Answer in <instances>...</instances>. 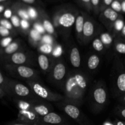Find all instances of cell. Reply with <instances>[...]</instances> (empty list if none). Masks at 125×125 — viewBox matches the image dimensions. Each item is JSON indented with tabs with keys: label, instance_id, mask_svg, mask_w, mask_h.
Instances as JSON below:
<instances>
[{
	"label": "cell",
	"instance_id": "13",
	"mask_svg": "<svg viewBox=\"0 0 125 125\" xmlns=\"http://www.w3.org/2000/svg\"><path fill=\"white\" fill-rule=\"evenodd\" d=\"M114 87L115 96L120 97L125 94V68L123 67L117 71L114 79Z\"/></svg>",
	"mask_w": 125,
	"mask_h": 125
},
{
	"label": "cell",
	"instance_id": "54",
	"mask_svg": "<svg viewBox=\"0 0 125 125\" xmlns=\"http://www.w3.org/2000/svg\"><path fill=\"white\" fill-rule=\"evenodd\" d=\"M124 64H125V60H124Z\"/></svg>",
	"mask_w": 125,
	"mask_h": 125
},
{
	"label": "cell",
	"instance_id": "11",
	"mask_svg": "<svg viewBox=\"0 0 125 125\" xmlns=\"http://www.w3.org/2000/svg\"><path fill=\"white\" fill-rule=\"evenodd\" d=\"M119 16L118 12L112 9L111 7H107L103 10L100 18L101 23L104 24L108 32H111L114 24Z\"/></svg>",
	"mask_w": 125,
	"mask_h": 125
},
{
	"label": "cell",
	"instance_id": "20",
	"mask_svg": "<svg viewBox=\"0 0 125 125\" xmlns=\"http://www.w3.org/2000/svg\"><path fill=\"white\" fill-rule=\"evenodd\" d=\"M86 15L84 13H79L74 23V31L76 39L79 43L83 45V29L85 23Z\"/></svg>",
	"mask_w": 125,
	"mask_h": 125
},
{
	"label": "cell",
	"instance_id": "9",
	"mask_svg": "<svg viewBox=\"0 0 125 125\" xmlns=\"http://www.w3.org/2000/svg\"><path fill=\"white\" fill-rule=\"evenodd\" d=\"M56 106L79 125H92L89 118L81 112L78 106L63 101L56 103Z\"/></svg>",
	"mask_w": 125,
	"mask_h": 125
},
{
	"label": "cell",
	"instance_id": "2",
	"mask_svg": "<svg viewBox=\"0 0 125 125\" xmlns=\"http://www.w3.org/2000/svg\"><path fill=\"white\" fill-rule=\"evenodd\" d=\"M79 13L73 10H61L54 14L52 21L57 34L67 39L74 25L76 19Z\"/></svg>",
	"mask_w": 125,
	"mask_h": 125
},
{
	"label": "cell",
	"instance_id": "29",
	"mask_svg": "<svg viewBox=\"0 0 125 125\" xmlns=\"http://www.w3.org/2000/svg\"><path fill=\"white\" fill-rule=\"evenodd\" d=\"M27 10H28V14H29L32 23L40 20V13H39V12L36 9L29 6V7H27Z\"/></svg>",
	"mask_w": 125,
	"mask_h": 125
},
{
	"label": "cell",
	"instance_id": "55",
	"mask_svg": "<svg viewBox=\"0 0 125 125\" xmlns=\"http://www.w3.org/2000/svg\"><path fill=\"white\" fill-rule=\"evenodd\" d=\"M38 125V124H34V125Z\"/></svg>",
	"mask_w": 125,
	"mask_h": 125
},
{
	"label": "cell",
	"instance_id": "15",
	"mask_svg": "<svg viewBox=\"0 0 125 125\" xmlns=\"http://www.w3.org/2000/svg\"><path fill=\"white\" fill-rule=\"evenodd\" d=\"M32 110L42 117L53 112V107L48 101L39 98L35 100Z\"/></svg>",
	"mask_w": 125,
	"mask_h": 125
},
{
	"label": "cell",
	"instance_id": "45",
	"mask_svg": "<svg viewBox=\"0 0 125 125\" xmlns=\"http://www.w3.org/2000/svg\"><path fill=\"white\" fill-rule=\"evenodd\" d=\"M118 101H119L121 105L125 106V94L120 96L119 98H118Z\"/></svg>",
	"mask_w": 125,
	"mask_h": 125
},
{
	"label": "cell",
	"instance_id": "39",
	"mask_svg": "<svg viewBox=\"0 0 125 125\" xmlns=\"http://www.w3.org/2000/svg\"><path fill=\"white\" fill-rule=\"evenodd\" d=\"M111 7L117 12H120L122 11V3L118 0H115L112 2L111 5Z\"/></svg>",
	"mask_w": 125,
	"mask_h": 125
},
{
	"label": "cell",
	"instance_id": "12",
	"mask_svg": "<svg viewBox=\"0 0 125 125\" xmlns=\"http://www.w3.org/2000/svg\"><path fill=\"white\" fill-rule=\"evenodd\" d=\"M40 125H70L65 117L54 112H51L40 117Z\"/></svg>",
	"mask_w": 125,
	"mask_h": 125
},
{
	"label": "cell",
	"instance_id": "30",
	"mask_svg": "<svg viewBox=\"0 0 125 125\" xmlns=\"http://www.w3.org/2000/svg\"><path fill=\"white\" fill-rule=\"evenodd\" d=\"M54 45H51V44H42L38 48L37 50L39 52L51 56L53 51Z\"/></svg>",
	"mask_w": 125,
	"mask_h": 125
},
{
	"label": "cell",
	"instance_id": "37",
	"mask_svg": "<svg viewBox=\"0 0 125 125\" xmlns=\"http://www.w3.org/2000/svg\"><path fill=\"white\" fill-rule=\"evenodd\" d=\"M0 34H1V36L2 37V38L7 37L9 36H15L14 34L10 31L1 25H0Z\"/></svg>",
	"mask_w": 125,
	"mask_h": 125
},
{
	"label": "cell",
	"instance_id": "23",
	"mask_svg": "<svg viewBox=\"0 0 125 125\" xmlns=\"http://www.w3.org/2000/svg\"><path fill=\"white\" fill-rule=\"evenodd\" d=\"M35 100L37 99L27 100V99L15 98L13 101L17 106V107L18 109V111H28V110H32Z\"/></svg>",
	"mask_w": 125,
	"mask_h": 125
},
{
	"label": "cell",
	"instance_id": "4",
	"mask_svg": "<svg viewBox=\"0 0 125 125\" xmlns=\"http://www.w3.org/2000/svg\"><path fill=\"white\" fill-rule=\"evenodd\" d=\"M4 70L12 76L27 81H39V72L32 67L4 63Z\"/></svg>",
	"mask_w": 125,
	"mask_h": 125
},
{
	"label": "cell",
	"instance_id": "28",
	"mask_svg": "<svg viewBox=\"0 0 125 125\" xmlns=\"http://www.w3.org/2000/svg\"><path fill=\"white\" fill-rule=\"evenodd\" d=\"M114 50L117 53L125 54V41L118 38L114 40Z\"/></svg>",
	"mask_w": 125,
	"mask_h": 125
},
{
	"label": "cell",
	"instance_id": "44",
	"mask_svg": "<svg viewBox=\"0 0 125 125\" xmlns=\"http://www.w3.org/2000/svg\"><path fill=\"white\" fill-rule=\"evenodd\" d=\"M118 39H122V40L125 41V25L124 26H123V29H122V31H121L119 37H118Z\"/></svg>",
	"mask_w": 125,
	"mask_h": 125
},
{
	"label": "cell",
	"instance_id": "3",
	"mask_svg": "<svg viewBox=\"0 0 125 125\" xmlns=\"http://www.w3.org/2000/svg\"><path fill=\"white\" fill-rule=\"evenodd\" d=\"M90 99V106L93 112L100 113L104 109L107 103L108 94L103 82H97L92 88Z\"/></svg>",
	"mask_w": 125,
	"mask_h": 125
},
{
	"label": "cell",
	"instance_id": "22",
	"mask_svg": "<svg viewBox=\"0 0 125 125\" xmlns=\"http://www.w3.org/2000/svg\"><path fill=\"white\" fill-rule=\"evenodd\" d=\"M43 36V35L41 34L32 28L28 35L29 44L32 47L38 48L40 45H42Z\"/></svg>",
	"mask_w": 125,
	"mask_h": 125
},
{
	"label": "cell",
	"instance_id": "6",
	"mask_svg": "<svg viewBox=\"0 0 125 125\" xmlns=\"http://www.w3.org/2000/svg\"><path fill=\"white\" fill-rule=\"evenodd\" d=\"M1 61L3 63L7 64L31 67L37 65V59H36L35 55L32 51L24 48L15 52L13 54L2 57Z\"/></svg>",
	"mask_w": 125,
	"mask_h": 125
},
{
	"label": "cell",
	"instance_id": "5",
	"mask_svg": "<svg viewBox=\"0 0 125 125\" xmlns=\"http://www.w3.org/2000/svg\"><path fill=\"white\" fill-rule=\"evenodd\" d=\"M68 72L66 63L62 57L54 60L53 64L48 73L49 81L58 88H62L68 76Z\"/></svg>",
	"mask_w": 125,
	"mask_h": 125
},
{
	"label": "cell",
	"instance_id": "17",
	"mask_svg": "<svg viewBox=\"0 0 125 125\" xmlns=\"http://www.w3.org/2000/svg\"><path fill=\"white\" fill-rule=\"evenodd\" d=\"M37 63L42 72L45 74H48L54 62V59L50 55L39 52L37 57Z\"/></svg>",
	"mask_w": 125,
	"mask_h": 125
},
{
	"label": "cell",
	"instance_id": "47",
	"mask_svg": "<svg viewBox=\"0 0 125 125\" xmlns=\"http://www.w3.org/2000/svg\"><path fill=\"white\" fill-rule=\"evenodd\" d=\"M114 123V124L115 125H125V122H124V121L118 120H115Z\"/></svg>",
	"mask_w": 125,
	"mask_h": 125
},
{
	"label": "cell",
	"instance_id": "31",
	"mask_svg": "<svg viewBox=\"0 0 125 125\" xmlns=\"http://www.w3.org/2000/svg\"><path fill=\"white\" fill-rule=\"evenodd\" d=\"M0 25L2 26L5 27L6 28L8 29L10 31L15 35H17V34L18 33V32L15 29L14 27L13 26L10 21L3 18V17H1V20H0Z\"/></svg>",
	"mask_w": 125,
	"mask_h": 125
},
{
	"label": "cell",
	"instance_id": "8",
	"mask_svg": "<svg viewBox=\"0 0 125 125\" xmlns=\"http://www.w3.org/2000/svg\"><path fill=\"white\" fill-rule=\"evenodd\" d=\"M9 97H13L15 98L33 99L39 98L35 96L29 86L24 85L17 81L9 79L8 84Z\"/></svg>",
	"mask_w": 125,
	"mask_h": 125
},
{
	"label": "cell",
	"instance_id": "16",
	"mask_svg": "<svg viewBox=\"0 0 125 125\" xmlns=\"http://www.w3.org/2000/svg\"><path fill=\"white\" fill-rule=\"evenodd\" d=\"M68 56L70 64L76 70H80L81 67V57L79 49L74 43L68 48Z\"/></svg>",
	"mask_w": 125,
	"mask_h": 125
},
{
	"label": "cell",
	"instance_id": "43",
	"mask_svg": "<svg viewBox=\"0 0 125 125\" xmlns=\"http://www.w3.org/2000/svg\"><path fill=\"white\" fill-rule=\"evenodd\" d=\"M6 125H29L16 120V121H14V122H10V123H8Z\"/></svg>",
	"mask_w": 125,
	"mask_h": 125
},
{
	"label": "cell",
	"instance_id": "26",
	"mask_svg": "<svg viewBox=\"0 0 125 125\" xmlns=\"http://www.w3.org/2000/svg\"><path fill=\"white\" fill-rule=\"evenodd\" d=\"M92 46L93 49L96 52L99 53H104L107 49L105 47L104 45L103 44V42L101 41V39L100 38L99 35L96 36L92 42Z\"/></svg>",
	"mask_w": 125,
	"mask_h": 125
},
{
	"label": "cell",
	"instance_id": "46",
	"mask_svg": "<svg viewBox=\"0 0 125 125\" xmlns=\"http://www.w3.org/2000/svg\"><path fill=\"white\" fill-rule=\"evenodd\" d=\"M5 96H7V94H6V93L5 92V91L3 89L0 88V98L2 99Z\"/></svg>",
	"mask_w": 125,
	"mask_h": 125
},
{
	"label": "cell",
	"instance_id": "50",
	"mask_svg": "<svg viewBox=\"0 0 125 125\" xmlns=\"http://www.w3.org/2000/svg\"><path fill=\"white\" fill-rule=\"evenodd\" d=\"M81 1L84 4H86V5H88V6H89V4L91 3V1H90V0H81Z\"/></svg>",
	"mask_w": 125,
	"mask_h": 125
},
{
	"label": "cell",
	"instance_id": "36",
	"mask_svg": "<svg viewBox=\"0 0 125 125\" xmlns=\"http://www.w3.org/2000/svg\"><path fill=\"white\" fill-rule=\"evenodd\" d=\"M32 28H34V29H35L36 31H37L39 32H40V34H42V35L46 34V31H45V28H44L42 24V23L40 20L37 21L33 22Z\"/></svg>",
	"mask_w": 125,
	"mask_h": 125
},
{
	"label": "cell",
	"instance_id": "38",
	"mask_svg": "<svg viewBox=\"0 0 125 125\" xmlns=\"http://www.w3.org/2000/svg\"><path fill=\"white\" fill-rule=\"evenodd\" d=\"M13 37L12 36L2 38L1 40V48H5L7 46L10 45L13 42Z\"/></svg>",
	"mask_w": 125,
	"mask_h": 125
},
{
	"label": "cell",
	"instance_id": "32",
	"mask_svg": "<svg viewBox=\"0 0 125 125\" xmlns=\"http://www.w3.org/2000/svg\"><path fill=\"white\" fill-rule=\"evenodd\" d=\"M9 78L5 76V75H4L2 72H0V88H1V89H2L4 90L8 97V84L9 82Z\"/></svg>",
	"mask_w": 125,
	"mask_h": 125
},
{
	"label": "cell",
	"instance_id": "21",
	"mask_svg": "<svg viewBox=\"0 0 125 125\" xmlns=\"http://www.w3.org/2000/svg\"><path fill=\"white\" fill-rule=\"evenodd\" d=\"M40 20L42 23V24L44 28H45L46 34L51 35L53 37H54L55 39L57 38L58 34H57L56 29H55L52 21L50 19L48 16L44 14V13H40Z\"/></svg>",
	"mask_w": 125,
	"mask_h": 125
},
{
	"label": "cell",
	"instance_id": "34",
	"mask_svg": "<svg viewBox=\"0 0 125 125\" xmlns=\"http://www.w3.org/2000/svg\"><path fill=\"white\" fill-rule=\"evenodd\" d=\"M10 20L15 29L18 32V33H20V24L21 19L18 15L13 14Z\"/></svg>",
	"mask_w": 125,
	"mask_h": 125
},
{
	"label": "cell",
	"instance_id": "52",
	"mask_svg": "<svg viewBox=\"0 0 125 125\" xmlns=\"http://www.w3.org/2000/svg\"><path fill=\"white\" fill-rule=\"evenodd\" d=\"M122 11L125 13V1H123L122 2Z\"/></svg>",
	"mask_w": 125,
	"mask_h": 125
},
{
	"label": "cell",
	"instance_id": "24",
	"mask_svg": "<svg viewBox=\"0 0 125 125\" xmlns=\"http://www.w3.org/2000/svg\"><path fill=\"white\" fill-rule=\"evenodd\" d=\"M125 22L123 20V17L120 15L118 19L115 21V22L114 24L112 31L111 32V33L113 35L115 39L118 38L119 37L121 31H122L125 25Z\"/></svg>",
	"mask_w": 125,
	"mask_h": 125
},
{
	"label": "cell",
	"instance_id": "27",
	"mask_svg": "<svg viewBox=\"0 0 125 125\" xmlns=\"http://www.w3.org/2000/svg\"><path fill=\"white\" fill-rule=\"evenodd\" d=\"M31 21L26 20H21L20 24V33L23 34L24 36H28L29 32L32 28V24Z\"/></svg>",
	"mask_w": 125,
	"mask_h": 125
},
{
	"label": "cell",
	"instance_id": "53",
	"mask_svg": "<svg viewBox=\"0 0 125 125\" xmlns=\"http://www.w3.org/2000/svg\"><path fill=\"white\" fill-rule=\"evenodd\" d=\"M6 1V0H0V2H3V1Z\"/></svg>",
	"mask_w": 125,
	"mask_h": 125
},
{
	"label": "cell",
	"instance_id": "42",
	"mask_svg": "<svg viewBox=\"0 0 125 125\" xmlns=\"http://www.w3.org/2000/svg\"><path fill=\"white\" fill-rule=\"evenodd\" d=\"M90 1H91L92 6L95 9V10L97 11L99 7V5H100V0H90Z\"/></svg>",
	"mask_w": 125,
	"mask_h": 125
},
{
	"label": "cell",
	"instance_id": "7",
	"mask_svg": "<svg viewBox=\"0 0 125 125\" xmlns=\"http://www.w3.org/2000/svg\"><path fill=\"white\" fill-rule=\"evenodd\" d=\"M27 84L31 89L35 96L48 102H60L63 100V96L57 93L53 92L46 88L39 81H27Z\"/></svg>",
	"mask_w": 125,
	"mask_h": 125
},
{
	"label": "cell",
	"instance_id": "51",
	"mask_svg": "<svg viewBox=\"0 0 125 125\" xmlns=\"http://www.w3.org/2000/svg\"><path fill=\"white\" fill-rule=\"evenodd\" d=\"M103 125H115L114 124V123H112L111 122H110V121H106V122H104V123L103 124Z\"/></svg>",
	"mask_w": 125,
	"mask_h": 125
},
{
	"label": "cell",
	"instance_id": "10",
	"mask_svg": "<svg viewBox=\"0 0 125 125\" xmlns=\"http://www.w3.org/2000/svg\"><path fill=\"white\" fill-rule=\"evenodd\" d=\"M98 34V26L92 18L86 15L83 29V45H87L92 41Z\"/></svg>",
	"mask_w": 125,
	"mask_h": 125
},
{
	"label": "cell",
	"instance_id": "19",
	"mask_svg": "<svg viewBox=\"0 0 125 125\" xmlns=\"http://www.w3.org/2000/svg\"><path fill=\"white\" fill-rule=\"evenodd\" d=\"M23 49H24L23 42L19 39H16L5 48H1V58L13 54Z\"/></svg>",
	"mask_w": 125,
	"mask_h": 125
},
{
	"label": "cell",
	"instance_id": "1",
	"mask_svg": "<svg viewBox=\"0 0 125 125\" xmlns=\"http://www.w3.org/2000/svg\"><path fill=\"white\" fill-rule=\"evenodd\" d=\"M90 83L87 74L81 70L69 72L61 88L63 93L62 101L79 106L83 103L86 90Z\"/></svg>",
	"mask_w": 125,
	"mask_h": 125
},
{
	"label": "cell",
	"instance_id": "35",
	"mask_svg": "<svg viewBox=\"0 0 125 125\" xmlns=\"http://www.w3.org/2000/svg\"><path fill=\"white\" fill-rule=\"evenodd\" d=\"M62 52H63V50H62L61 46L59 45L57 43H56L54 45L53 51H52V54L51 55V56L54 59L60 58V57H61V56L62 54Z\"/></svg>",
	"mask_w": 125,
	"mask_h": 125
},
{
	"label": "cell",
	"instance_id": "14",
	"mask_svg": "<svg viewBox=\"0 0 125 125\" xmlns=\"http://www.w3.org/2000/svg\"><path fill=\"white\" fill-rule=\"evenodd\" d=\"M40 116L38 115L32 110L18 111L17 120L29 125L38 124L40 125Z\"/></svg>",
	"mask_w": 125,
	"mask_h": 125
},
{
	"label": "cell",
	"instance_id": "33",
	"mask_svg": "<svg viewBox=\"0 0 125 125\" xmlns=\"http://www.w3.org/2000/svg\"><path fill=\"white\" fill-rule=\"evenodd\" d=\"M15 15H18L21 19L31 21L30 17H29V14H28L27 9L23 8V7H18L15 10Z\"/></svg>",
	"mask_w": 125,
	"mask_h": 125
},
{
	"label": "cell",
	"instance_id": "49",
	"mask_svg": "<svg viewBox=\"0 0 125 125\" xmlns=\"http://www.w3.org/2000/svg\"><path fill=\"white\" fill-rule=\"evenodd\" d=\"M24 2L27 4H34L35 0H22Z\"/></svg>",
	"mask_w": 125,
	"mask_h": 125
},
{
	"label": "cell",
	"instance_id": "40",
	"mask_svg": "<svg viewBox=\"0 0 125 125\" xmlns=\"http://www.w3.org/2000/svg\"><path fill=\"white\" fill-rule=\"evenodd\" d=\"M116 113L122 118H125V106L118 105L116 107Z\"/></svg>",
	"mask_w": 125,
	"mask_h": 125
},
{
	"label": "cell",
	"instance_id": "41",
	"mask_svg": "<svg viewBox=\"0 0 125 125\" xmlns=\"http://www.w3.org/2000/svg\"><path fill=\"white\" fill-rule=\"evenodd\" d=\"M13 12L12 10L9 8H7L4 10V12L2 13V15H3V18H6V19H10L11 17L13 15Z\"/></svg>",
	"mask_w": 125,
	"mask_h": 125
},
{
	"label": "cell",
	"instance_id": "48",
	"mask_svg": "<svg viewBox=\"0 0 125 125\" xmlns=\"http://www.w3.org/2000/svg\"><path fill=\"white\" fill-rule=\"evenodd\" d=\"M113 1L114 0H104V3L106 6H111Z\"/></svg>",
	"mask_w": 125,
	"mask_h": 125
},
{
	"label": "cell",
	"instance_id": "18",
	"mask_svg": "<svg viewBox=\"0 0 125 125\" xmlns=\"http://www.w3.org/2000/svg\"><path fill=\"white\" fill-rule=\"evenodd\" d=\"M101 63V57L98 54L90 53L85 61V68L89 73H94L98 68Z\"/></svg>",
	"mask_w": 125,
	"mask_h": 125
},
{
	"label": "cell",
	"instance_id": "25",
	"mask_svg": "<svg viewBox=\"0 0 125 125\" xmlns=\"http://www.w3.org/2000/svg\"><path fill=\"white\" fill-rule=\"evenodd\" d=\"M99 37L101 39V41L103 42L106 49H109L112 44L114 43V37L109 32H101L99 35Z\"/></svg>",
	"mask_w": 125,
	"mask_h": 125
}]
</instances>
